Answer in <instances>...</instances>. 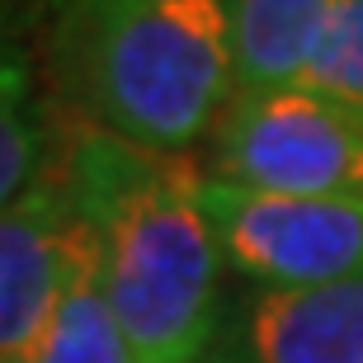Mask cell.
Returning a JSON list of instances; mask_svg holds the SVG:
<instances>
[{
    "mask_svg": "<svg viewBox=\"0 0 363 363\" xmlns=\"http://www.w3.org/2000/svg\"><path fill=\"white\" fill-rule=\"evenodd\" d=\"M94 255V227L71 199L57 147L48 170L10 208H0V363H24L62 307L71 279Z\"/></svg>",
    "mask_w": 363,
    "mask_h": 363,
    "instance_id": "obj_5",
    "label": "cell"
},
{
    "mask_svg": "<svg viewBox=\"0 0 363 363\" xmlns=\"http://www.w3.org/2000/svg\"><path fill=\"white\" fill-rule=\"evenodd\" d=\"M213 350L231 363H363V269L311 288H255Z\"/></svg>",
    "mask_w": 363,
    "mask_h": 363,
    "instance_id": "obj_6",
    "label": "cell"
},
{
    "mask_svg": "<svg viewBox=\"0 0 363 363\" xmlns=\"http://www.w3.org/2000/svg\"><path fill=\"white\" fill-rule=\"evenodd\" d=\"M24 363H137L133 345L104 297V283H99V255L71 279L62 307L52 311L48 330L24 354Z\"/></svg>",
    "mask_w": 363,
    "mask_h": 363,
    "instance_id": "obj_9",
    "label": "cell"
},
{
    "mask_svg": "<svg viewBox=\"0 0 363 363\" xmlns=\"http://www.w3.org/2000/svg\"><path fill=\"white\" fill-rule=\"evenodd\" d=\"M62 137L38 90V71L19 24L0 5V208H10L48 170Z\"/></svg>",
    "mask_w": 363,
    "mask_h": 363,
    "instance_id": "obj_7",
    "label": "cell"
},
{
    "mask_svg": "<svg viewBox=\"0 0 363 363\" xmlns=\"http://www.w3.org/2000/svg\"><path fill=\"white\" fill-rule=\"evenodd\" d=\"M48 71L85 128L184 156L236 94L231 0H57Z\"/></svg>",
    "mask_w": 363,
    "mask_h": 363,
    "instance_id": "obj_2",
    "label": "cell"
},
{
    "mask_svg": "<svg viewBox=\"0 0 363 363\" xmlns=\"http://www.w3.org/2000/svg\"><path fill=\"white\" fill-rule=\"evenodd\" d=\"M199 203L227 269L255 288H311L363 269V199L264 194L199 175Z\"/></svg>",
    "mask_w": 363,
    "mask_h": 363,
    "instance_id": "obj_4",
    "label": "cell"
},
{
    "mask_svg": "<svg viewBox=\"0 0 363 363\" xmlns=\"http://www.w3.org/2000/svg\"><path fill=\"white\" fill-rule=\"evenodd\" d=\"M71 199L99 241V283L137 363H199L222 340L227 297L199 170L76 128L62 142Z\"/></svg>",
    "mask_w": 363,
    "mask_h": 363,
    "instance_id": "obj_1",
    "label": "cell"
},
{
    "mask_svg": "<svg viewBox=\"0 0 363 363\" xmlns=\"http://www.w3.org/2000/svg\"><path fill=\"white\" fill-rule=\"evenodd\" d=\"M208 142L213 179L264 194L363 199V104L316 85L236 90Z\"/></svg>",
    "mask_w": 363,
    "mask_h": 363,
    "instance_id": "obj_3",
    "label": "cell"
},
{
    "mask_svg": "<svg viewBox=\"0 0 363 363\" xmlns=\"http://www.w3.org/2000/svg\"><path fill=\"white\" fill-rule=\"evenodd\" d=\"M330 0H231L236 90L302 81Z\"/></svg>",
    "mask_w": 363,
    "mask_h": 363,
    "instance_id": "obj_8",
    "label": "cell"
},
{
    "mask_svg": "<svg viewBox=\"0 0 363 363\" xmlns=\"http://www.w3.org/2000/svg\"><path fill=\"white\" fill-rule=\"evenodd\" d=\"M302 85L363 104V0H330L321 38L302 67Z\"/></svg>",
    "mask_w": 363,
    "mask_h": 363,
    "instance_id": "obj_10",
    "label": "cell"
},
{
    "mask_svg": "<svg viewBox=\"0 0 363 363\" xmlns=\"http://www.w3.org/2000/svg\"><path fill=\"white\" fill-rule=\"evenodd\" d=\"M199 363H231V359H227V354H222V350H208V354H203Z\"/></svg>",
    "mask_w": 363,
    "mask_h": 363,
    "instance_id": "obj_11",
    "label": "cell"
}]
</instances>
